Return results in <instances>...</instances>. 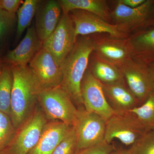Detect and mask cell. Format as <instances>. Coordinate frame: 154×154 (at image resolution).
<instances>
[{
	"label": "cell",
	"mask_w": 154,
	"mask_h": 154,
	"mask_svg": "<svg viewBox=\"0 0 154 154\" xmlns=\"http://www.w3.org/2000/svg\"><path fill=\"white\" fill-rule=\"evenodd\" d=\"M94 45L92 35L78 36L73 48L60 65L63 74L60 87L69 95L77 108L84 106L81 83L88 68Z\"/></svg>",
	"instance_id": "cell-1"
},
{
	"label": "cell",
	"mask_w": 154,
	"mask_h": 154,
	"mask_svg": "<svg viewBox=\"0 0 154 154\" xmlns=\"http://www.w3.org/2000/svg\"><path fill=\"white\" fill-rule=\"evenodd\" d=\"M13 75L10 118L16 129L34 111L40 93L34 76L27 66H11Z\"/></svg>",
	"instance_id": "cell-2"
},
{
	"label": "cell",
	"mask_w": 154,
	"mask_h": 154,
	"mask_svg": "<svg viewBox=\"0 0 154 154\" xmlns=\"http://www.w3.org/2000/svg\"><path fill=\"white\" fill-rule=\"evenodd\" d=\"M47 122L42 109H35L28 119L17 128L12 140L2 150V154L29 153L38 142Z\"/></svg>",
	"instance_id": "cell-3"
},
{
	"label": "cell",
	"mask_w": 154,
	"mask_h": 154,
	"mask_svg": "<svg viewBox=\"0 0 154 154\" xmlns=\"http://www.w3.org/2000/svg\"><path fill=\"white\" fill-rule=\"evenodd\" d=\"M38 102L47 119L72 126L77 108L69 95L60 86L40 92Z\"/></svg>",
	"instance_id": "cell-4"
},
{
	"label": "cell",
	"mask_w": 154,
	"mask_h": 154,
	"mask_svg": "<svg viewBox=\"0 0 154 154\" xmlns=\"http://www.w3.org/2000/svg\"><path fill=\"white\" fill-rule=\"evenodd\" d=\"M106 125V120L100 116L88 111L84 106L77 107L72 125L76 133V152L105 140Z\"/></svg>",
	"instance_id": "cell-5"
},
{
	"label": "cell",
	"mask_w": 154,
	"mask_h": 154,
	"mask_svg": "<svg viewBox=\"0 0 154 154\" xmlns=\"http://www.w3.org/2000/svg\"><path fill=\"white\" fill-rule=\"evenodd\" d=\"M131 111L114 113L106 121L105 140L110 143L117 139L126 146H132L147 131Z\"/></svg>",
	"instance_id": "cell-6"
},
{
	"label": "cell",
	"mask_w": 154,
	"mask_h": 154,
	"mask_svg": "<svg viewBox=\"0 0 154 154\" xmlns=\"http://www.w3.org/2000/svg\"><path fill=\"white\" fill-rule=\"evenodd\" d=\"M92 36L94 44L93 52L98 57L118 67L132 58V48L129 36L117 38L105 33Z\"/></svg>",
	"instance_id": "cell-7"
},
{
	"label": "cell",
	"mask_w": 154,
	"mask_h": 154,
	"mask_svg": "<svg viewBox=\"0 0 154 154\" xmlns=\"http://www.w3.org/2000/svg\"><path fill=\"white\" fill-rule=\"evenodd\" d=\"M76 39L73 23L68 14H62L53 33L42 42V48L54 59L59 66L73 48Z\"/></svg>",
	"instance_id": "cell-8"
},
{
	"label": "cell",
	"mask_w": 154,
	"mask_h": 154,
	"mask_svg": "<svg viewBox=\"0 0 154 154\" xmlns=\"http://www.w3.org/2000/svg\"><path fill=\"white\" fill-rule=\"evenodd\" d=\"M127 86L143 104L154 93V84L148 65L129 60L119 66Z\"/></svg>",
	"instance_id": "cell-9"
},
{
	"label": "cell",
	"mask_w": 154,
	"mask_h": 154,
	"mask_svg": "<svg viewBox=\"0 0 154 154\" xmlns=\"http://www.w3.org/2000/svg\"><path fill=\"white\" fill-rule=\"evenodd\" d=\"M68 15L73 23L75 36H88L105 33L112 37L128 38L130 35L123 33L117 25L108 23L95 14L81 10L71 11Z\"/></svg>",
	"instance_id": "cell-10"
},
{
	"label": "cell",
	"mask_w": 154,
	"mask_h": 154,
	"mask_svg": "<svg viewBox=\"0 0 154 154\" xmlns=\"http://www.w3.org/2000/svg\"><path fill=\"white\" fill-rule=\"evenodd\" d=\"M40 92L60 86L63 74L52 56L42 48L28 64Z\"/></svg>",
	"instance_id": "cell-11"
},
{
	"label": "cell",
	"mask_w": 154,
	"mask_h": 154,
	"mask_svg": "<svg viewBox=\"0 0 154 154\" xmlns=\"http://www.w3.org/2000/svg\"><path fill=\"white\" fill-rule=\"evenodd\" d=\"M154 0H146L136 8L125 6L120 0L116 1L114 9L110 10L112 24L117 25L123 33L130 35L143 27L149 14Z\"/></svg>",
	"instance_id": "cell-12"
},
{
	"label": "cell",
	"mask_w": 154,
	"mask_h": 154,
	"mask_svg": "<svg viewBox=\"0 0 154 154\" xmlns=\"http://www.w3.org/2000/svg\"><path fill=\"white\" fill-rule=\"evenodd\" d=\"M81 93L83 105L88 111L96 113L106 121L115 113L106 100L102 84L88 68L81 83Z\"/></svg>",
	"instance_id": "cell-13"
},
{
	"label": "cell",
	"mask_w": 154,
	"mask_h": 154,
	"mask_svg": "<svg viewBox=\"0 0 154 154\" xmlns=\"http://www.w3.org/2000/svg\"><path fill=\"white\" fill-rule=\"evenodd\" d=\"M42 48L34 25L28 28L25 37L15 49L9 51L2 57L3 63L11 66H27Z\"/></svg>",
	"instance_id": "cell-14"
},
{
	"label": "cell",
	"mask_w": 154,
	"mask_h": 154,
	"mask_svg": "<svg viewBox=\"0 0 154 154\" xmlns=\"http://www.w3.org/2000/svg\"><path fill=\"white\" fill-rule=\"evenodd\" d=\"M62 13L57 1H41L35 16V27L37 36L42 42L55 30L62 16Z\"/></svg>",
	"instance_id": "cell-15"
},
{
	"label": "cell",
	"mask_w": 154,
	"mask_h": 154,
	"mask_svg": "<svg viewBox=\"0 0 154 154\" xmlns=\"http://www.w3.org/2000/svg\"><path fill=\"white\" fill-rule=\"evenodd\" d=\"M108 104L115 113H123L141 105L125 82L102 84Z\"/></svg>",
	"instance_id": "cell-16"
},
{
	"label": "cell",
	"mask_w": 154,
	"mask_h": 154,
	"mask_svg": "<svg viewBox=\"0 0 154 154\" xmlns=\"http://www.w3.org/2000/svg\"><path fill=\"white\" fill-rule=\"evenodd\" d=\"M71 127L59 120L47 122L38 142L28 154H53Z\"/></svg>",
	"instance_id": "cell-17"
},
{
	"label": "cell",
	"mask_w": 154,
	"mask_h": 154,
	"mask_svg": "<svg viewBox=\"0 0 154 154\" xmlns=\"http://www.w3.org/2000/svg\"><path fill=\"white\" fill-rule=\"evenodd\" d=\"M132 48V59L149 65L154 62V28L139 29L129 36Z\"/></svg>",
	"instance_id": "cell-18"
},
{
	"label": "cell",
	"mask_w": 154,
	"mask_h": 154,
	"mask_svg": "<svg viewBox=\"0 0 154 154\" xmlns=\"http://www.w3.org/2000/svg\"><path fill=\"white\" fill-rule=\"evenodd\" d=\"M88 68L102 84L125 82L118 67L98 57L93 52L90 56Z\"/></svg>",
	"instance_id": "cell-19"
},
{
	"label": "cell",
	"mask_w": 154,
	"mask_h": 154,
	"mask_svg": "<svg viewBox=\"0 0 154 154\" xmlns=\"http://www.w3.org/2000/svg\"><path fill=\"white\" fill-rule=\"evenodd\" d=\"M63 14H68L71 11L81 10L96 15L112 24L110 9L105 0H58Z\"/></svg>",
	"instance_id": "cell-20"
},
{
	"label": "cell",
	"mask_w": 154,
	"mask_h": 154,
	"mask_svg": "<svg viewBox=\"0 0 154 154\" xmlns=\"http://www.w3.org/2000/svg\"><path fill=\"white\" fill-rule=\"evenodd\" d=\"M40 0H25L17 11V25L15 38L17 43L22 36L23 32L30 27L33 17L36 16Z\"/></svg>",
	"instance_id": "cell-21"
},
{
	"label": "cell",
	"mask_w": 154,
	"mask_h": 154,
	"mask_svg": "<svg viewBox=\"0 0 154 154\" xmlns=\"http://www.w3.org/2000/svg\"><path fill=\"white\" fill-rule=\"evenodd\" d=\"M13 75L11 66L3 64L0 72V112L10 117Z\"/></svg>",
	"instance_id": "cell-22"
},
{
	"label": "cell",
	"mask_w": 154,
	"mask_h": 154,
	"mask_svg": "<svg viewBox=\"0 0 154 154\" xmlns=\"http://www.w3.org/2000/svg\"><path fill=\"white\" fill-rule=\"evenodd\" d=\"M17 16L0 9V58L5 49L8 38L13 32Z\"/></svg>",
	"instance_id": "cell-23"
},
{
	"label": "cell",
	"mask_w": 154,
	"mask_h": 154,
	"mask_svg": "<svg viewBox=\"0 0 154 154\" xmlns=\"http://www.w3.org/2000/svg\"><path fill=\"white\" fill-rule=\"evenodd\" d=\"M147 131H154V93L140 106L131 110Z\"/></svg>",
	"instance_id": "cell-24"
},
{
	"label": "cell",
	"mask_w": 154,
	"mask_h": 154,
	"mask_svg": "<svg viewBox=\"0 0 154 154\" xmlns=\"http://www.w3.org/2000/svg\"><path fill=\"white\" fill-rule=\"evenodd\" d=\"M128 151L129 154H154V131L146 132Z\"/></svg>",
	"instance_id": "cell-25"
},
{
	"label": "cell",
	"mask_w": 154,
	"mask_h": 154,
	"mask_svg": "<svg viewBox=\"0 0 154 154\" xmlns=\"http://www.w3.org/2000/svg\"><path fill=\"white\" fill-rule=\"evenodd\" d=\"M16 131L10 116L0 112V151L11 141Z\"/></svg>",
	"instance_id": "cell-26"
},
{
	"label": "cell",
	"mask_w": 154,
	"mask_h": 154,
	"mask_svg": "<svg viewBox=\"0 0 154 154\" xmlns=\"http://www.w3.org/2000/svg\"><path fill=\"white\" fill-rule=\"evenodd\" d=\"M76 147V133L74 127L71 126L53 154H75Z\"/></svg>",
	"instance_id": "cell-27"
},
{
	"label": "cell",
	"mask_w": 154,
	"mask_h": 154,
	"mask_svg": "<svg viewBox=\"0 0 154 154\" xmlns=\"http://www.w3.org/2000/svg\"><path fill=\"white\" fill-rule=\"evenodd\" d=\"M114 147L105 140L92 146L77 151L75 154H110Z\"/></svg>",
	"instance_id": "cell-28"
},
{
	"label": "cell",
	"mask_w": 154,
	"mask_h": 154,
	"mask_svg": "<svg viewBox=\"0 0 154 154\" xmlns=\"http://www.w3.org/2000/svg\"><path fill=\"white\" fill-rule=\"evenodd\" d=\"M23 2L22 0H0V9L16 14Z\"/></svg>",
	"instance_id": "cell-29"
},
{
	"label": "cell",
	"mask_w": 154,
	"mask_h": 154,
	"mask_svg": "<svg viewBox=\"0 0 154 154\" xmlns=\"http://www.w3.org/2000/svg\"><path fill=\"white\" fill-rule=\"evenodd\" d=\"M146 0H120L123 5L131 8H136L141 5Z\"/></svg>",
	"instance_id": "cell-30"
},
{
	"label": "cell",
	"mask_w": 154,
	"mask_h": 154,
	"mask_svg": "<svg viewBox=\"0 0 154 154\" xmlns=\"http://www.w3.org/2000/svg\"><path fill=\"white\" fill-rule=\"evenodd\" d=\"M149 27H153L154 28V3L153 5L148 18L147 19L146 23H145L143 27L142 28H149Z\"/></svg>",
	"instance_id": "cell-31"
},
{
	"label": "cell",
	"mask_w": 154,
	"mask_h": 154,
	"mask_svg": "<svg viewBox=\"0 0 154 154\" xmlns=\"http://www.w3.org/2000/svg\"><path fill=\"white\" fill-rule=\"evenodd\" d=\"M110 154H129L128 150L119 149L118 150H114Z\"/></svg>",
	"instance_id": "cell-32"
},
{
	"label": "cell",
	"mask_w": 154,
	"mask_h": 154,
	"mask_svg": "<svg viewBox=\"0 0 154 154\" xmlns=\"http://www.w3.org/2000/svg\"><path fill=\"white\" fill-rule=\"evenodd\" d=\"M151 74L152 78L154 84V62L152 63L149 64L148 65Z\"/></svg>",
	"instance_id": "cell-33"
},
{
	"label": "cell",
	"mask_w": 154,
	"mask_h": 154,
	"mask_svg": "<svg viewBox=\"0 0 154 154\" xmlns=\"http://www.w3.org/2000/svg\"><path fill=\"white\" fill-rule=\"evenodd\" d=\"M3 64L4 63H3L2 59L0 58V72H1V70H2V68Z\"/></svg>",
	"instance_id": "cell-34"
}]
</instances>
